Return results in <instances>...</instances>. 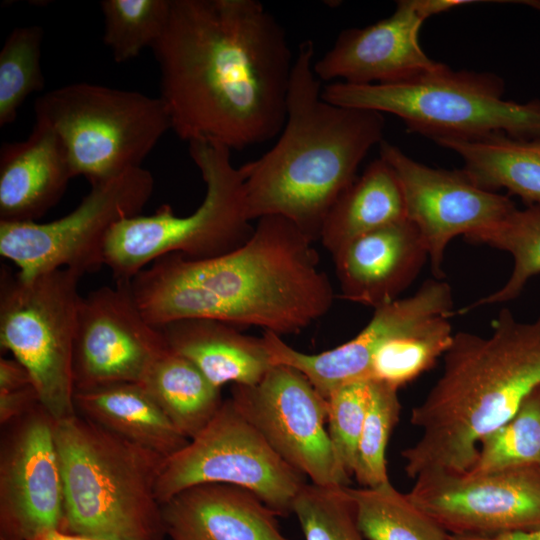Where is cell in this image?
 Here are the masks:
<instances>
[{
	"label": "cell",
	"instance_id": "f35d334b",
	"mask_svg": "<svg viewBox=\"0 0 540 540\" xmlns=\"http://www.w3.org/2000/svg\"><path fill=\"white\" fill-rule=\"evenodd\" d=\"M36 540H99V539L71 535V534L61 532V531H51L49 533H46L40 536Z\"/></svg>",
	"mask_w": 540,
	"mask_h": 540
},
{
	"label": "cell",
	"instance_id": "e0dca14e",
	"mask_svg": "<svg viewBox=\"0 0 540 540\" xmlns=\"http://www.w3.org/2000/svg\"><path fill=\"white\" fill-rule=\"evenodd\" d=\"M445 0H400L387 18L340 32L332 47L315 59L320 81L354 85L397 83L438 68L419 43L424 21L447 12Z\"/></svg>",
	"mask_w": 540,
	"mask_h": 540
},
{
	"label": "cell",
	"instance_id": "603a6c76",
	"mask_svg": "<svg viewBox=\"0 0 540 540\" xmlns=\"http://www.w3.org/2000/svg\"><path fill=\"white\" fill-rule=\"evenodd\" d=\"M75 410L109 432L168 459L188 443L140 383L74 392Z\"/></svg>",
	"mask_w": 540,
	"mask_h": 540
},
{
	"label": "cell",
	"instance_id": "4dcf8cb0",
	"mask_svg": "<svg viewBox=\"0 0 540 540\" xmlns=\"http://www.w3.org/2000/svg\"><path fill=\"white\" fill-rule=\"evenodd\" d=\"M44 29L38 25L14 28L0 50V127L12 124L32 93L45 87L41 67Z\"/></svg>",
	"mask_w": 540,
	"mask_h": 540
},
{
	"label": "cell",
	"instance_id": "d6a6232c",
	"mask_svg": "<svg viewBox=\"0 0 540 540\" xmlns=\"http://www.w3.org/2000/svg\"><path fill=\"white\" fill-rule=\"evenodd\" d=\"M398 390L386 382L370 379L369 403L353 475L362 487L390 481L385 456L390 435L400 417Z\"/></svg>",
	"mask_w": 540,
	"mask_h": 540
},
{
	"label": "cell",
	"instance_id": "4fadbf2b",
	"mask_svg": "<svg viewBox=\"0 0 540 540\" xmlns=\"http://www.w3.org/2000/svg\"><path fill=\"white\" fill-rule=\"evenodd\" d=\"M410 500L454 536H493L540 528V467L485 474L429 471Z\"/></svg>",
	"mask_w": 540,
	"mask_h": 540
},
{
	"label": "cell",
	"instance_id": "ab89813d",
	"mask_svg": "<svg viewBox=\"0 0 540 540\" xmlns=\"http://www.w3.org/2000/svg\"><path fill=\"white\" fill-rule=\"evenodd\" d=\"M520 3H524L540 11V1H520Z\"/></svg>",
	"mask_w": 540,
	"mask_h": 540
},
{
	"label": "cell",
	"instance_id": "ba28073f",
	"mask_svg": "<svg viewBox=\"0 0 540 540\" xmlns=\"http://www.w3.org/2000/svg\"><path fill=\"white\" fill-rule=\"evenodd\" d=\"M34 113L60 138L74 176L85 177L90 185L142 167L171 130L160 97L88 82L44 93Z\"/></svg>",
	"mask_w": 540,
	"mask_h": 540
},
{
	"label": "cell",
	"instance_id": "9a60e30c",
	"mask_svg": "<svg viewBox=\"0 0 540 540\" xmlns=\"http://www.w3.org/2000/svg\"><path fill=\"white\" fill-rule=\"evenodd\" d=\"M380 158L393 170L403 195L406 218L417 228L436 279L450 241L488 229L516 206L505 195L477 186L461 170L432 168L383 140Z\"/></svg>",
	"mask_w": 540,
	"mask_h": 540
},
{
	"label": "cell",
	"instance_id": "3957f363",
	"mask_svg": "<svg viewBox=\"0 0 540 540\" xmlns=\"http://www.w3.org/2000/svg\"><path fill=\"white\" fill-rule=\"evenodd\" d=\"M314 61V42L302 41L279 137L270 150L239 168L251 221L281 216L316 241L330 209L356 179L360 163L383 141L385 119L377 111L326 101Z\"/></svg>",
	"mask_w": 540,
	"mask_h": 540
},
{
	"label": "cell",
	"instance_id": "ac0fdd59",
	"mask_svg": "<svg viewBox=\"0 0 540 540\" xmlns=\"http://www.w3.org/2000/svg\"><path fill=\"white\" fill-rule=\"evenodd\" d=\"M455 314L450 285L434 278L426 280L413 295L375 308L370 321L354 338L333 349L306 354L270 331H265L262 339L274 365L298 370L327 399L341 385L369 379L372 358L389 339L431 317Z\"/></svg>",
	"mask_w": 540,
	"mask_h": 540
},
{
	"label": "cell",
	"instance_id": "d6986e66",
	"mask_svg": "<svg viewBox=\"0 0 540 540\" xmlns=\"http://www.w3.org/2000/svg\"><path fill=\"white\" fill-rule=\"evenodd\" d=\"M332 257L341 296L374 309L399 299L429 260L407 218L357 237Z\"/></svg>",
	"mask_w": 540,
	"mask_h": 540
},
{
	"label": "cell",
	"instance_id": "7402d4cb",
	"mask_svg": "<svg viewBox=\"0 0 540 540\" xmlns=\"http://www.w3.org/2000/svg\"><path fill=\"white\" fill-rule=\"evenodd\" d=\"M168 347L191 361L215 386L253 385L274 366L264 341L211 319H182L162 327Z\"/></svg>",
	"mask_w": 540,
	"mask_h": 540
},
{
	"label": "cell",
	"instance_id": "8d00e7d4",
	"mask_svg": "<svg viewBox=\"0 0 540 540\" xmlns=\"http://www.w3.org/2000/svg\"><path fill=\"white\" fill-rule=\"evenodd\" d=\"M34 385L28 370L15 358L0 359V391H11Z\"/></svg>",
	"mask_w": 540,
	"mask_h": 540
},
{
	"label": "cell",
	"instance_id": "836d02e7",
	"mask_svg": "<svg viewBox=\"0 0 540 540\" xmlns=\"http://www.w3.org/2000/svg\"><path fill=\"white\" fill-rule=\"evenodd\" d=\"M292 513L305 540H366L345 486L306 483L293 501Z\"/></svg>",
	"mask_w": 540,
	"mask_h": 540
},
{
	"label": "cell",
	"instance_id": "9c48e42d",
	"mask_svg": "<svg viewBox=\"0 0 540 540\" xmlns=\"http://www.w3.org/2000/svg\"><path fill=\"white\" fill-rule=\"evenodd\" d=\"M81 274L58 269L24 279L0 269V344L29 372L41 405L60 421L76 414L73 349Z\"/></svg>",
	"mask_w": 540,
	"mask_h": 540
},
{
	"label": "cell",
	"instance_id": "2e32d148",
	"mask_svg": "<svg viewBox=\"0 0 540 540\" xmlns=\"http://www.w3.org/2000/svg\"><path fill=\"white\" fill-rule=\"evenodd\" d=\"M169 349L160 328L139 310L128 282L81 296L73 349L74 392L102 385L140 383Z\"/></svg>",
	"mask_w": 540,
	"mask_h": 540
},
{
	"label": "cell",
	"instance_id": "8fae6325",
	"mask_svg": "<svg viewBox=\"0 0 540 540\" xmlns=\"http://www.w3.org/2000/svg\"><path fill=\"white\" fill-rule=\"evenodd\" d=\"M305 478L270 447L229 398L199 435L165 461L156 495L162 505L194 485L229 484L251 491L278 516H287Z\"/></svg>",
	"mask_w": 540,
	"mask_h": 540
},
{
	"label": "cell",
	"instance_id": "d590c367",
	"mask_svg": "<svg viewBox=\"0 0 540 540\" xmlns=\"http://www.w3.org/2000/svg\"><path fill=\"white\" fill-rule=\"evenodd\" d=\"M39 404H41L40 397L34 385L11 391H0L1 426L24 416Z\"/></svg>",
	"mask_w": 540,
	"mask_h": 540
},
{
	"label": "cell",
	"instance_id": "d4e9b609",
	"mask_svg": "<svg viewBox=\"0 0 540 540\" xmlns=\"http://www.w3.org/2000/svg\"><path fill=\"white\" fill-rule=\"evenodd\" d=\"M463 160V171L479 187L505 189L527 206L540 204V139L519 140L506 135L437 142Z\"/></svg>",
	"mask_w": 540,
	"mask_h": 540
},
{
	"label": "cell",
	"instance_id": "484cf974",
	"mask_svg": "<svg viewBox=\"0 0 540 540\" xmlns=\"http://www.w3.org/2000/svg\"><path fill=\"white\" fill-rule=\"evenodd\" d=\"M140 384L189 440L209 425L224 402L219 387L170 349L155 361Z\"/></svg>",
	"mask_w": 540,
	"mask_h": 540
},
{
	"label": "cell",
	"instance_id": "cb8c5ba5",
	"mask_svg": "<svg viewBox=\"0 0 540 540\" xmlns=\"http://www.w3.org/2000/svg\"><path fill=\"white\" fill-rule=\"evenodd\" d=\"M404 218L398 180L379 157L336 200L324 220L319 240L333 255L357 237Z\"/></svg>",
	"mask_w": 540,
	"mask_h": 540
},
{
	"label": "cell",
	"instance_id": "7a4b0ae2",
	"mask_svg": "<svg viewBox=\"0 0 540 540\" xmlns=\"http://www.w3.org/2000/svg\"><path fill=\"white\" fill-rule=\"evenodd\" d=\"M313 242L288 219L265 216L243 245L226 254L157 258L129 281L130 291L157 328L182 319H211L279 336L298 333L334 303Z\"/></svg>",
	"mask_w": 540,
	"mask_h": 540
},
{
	"label": "cell",
	"instance_id": "52a82bcc",
	"mask_svg": "<svg viewBox=\"0 0 540 540\" xmlns=\"http://www.w3.org/2000/svg\"><path fill=\"white\" fill-rule=\"evenodd\" d=\"M188 145L206 184L202 203L187 216H177L170 205L163 204L151 215L117 222L104 244V264L115 282L130 281L154 260L170 253L196 260L226 254L253 233L243 175L231 161V150L205 142Z\"/></svg>",
	"mask_w": 540,
	"mask_h": 540
},
{
	"label": "cell",
	"instance_id": "f546056e",
	"mask_svg": "<svg viewBox=\"0 0 540 540\" xmlns=\"http://www.w3.org/2000/svg\"><path fill=\"white\" fill-rule=\"evenodd\" d=\"M540 467V386L522 401L515 414L482 438L474 465L467 472L485 474Z\"/></svg>",
	"mask_w": 540,
	"mask_h": 540
},
{
	"label": "cell",
	"instance_id": "6da1fadb",
	"mask_svg": "<svg viewBox=\"0 0 540 540\" xmlns=\"http://www.w3.org/2000/svg\"><path fill=\"white\" fill-rule=\"evenodd\" d=\"M151 50L181 140L241 150L281 132L295 55L261 2L171 0Z\"/></svg>",
	"mask_w": 540,
	"mask_h": 540
},
{
	"label": "cell",
	"instance_id": "44dd1931",
	"mask_svg": "<svg viewBox=\"0 0 540 540\" xmlns=\"http://www.w3.org/2000/svg\"><path fill=\"white\" fill-rule=\"evenodd\" d=\"M75 177L56 132L35 120L29 136L0 149V222H29L43 217Z\"/></svg>",
	"mask_w": 540,
	"mask_h": 540
},
{
	"label": "cell",
	"instance_id": "e575fe53",
	"mask_svg": "<svg viewBox=\"0 0 540 540\" xmlns=\"http://www.w3.org/2000/svg\"><path fill=\"white\" fill-rule=\"evenodd\" d=\"M369 395L370 379H360L341 385L327 397L328 435L338 468L349 479L354 475Z\"/></svg>",
	"mask_w": 540,
	"mask_h": 540
},
{
	"label": "cell",
	"instance_id": "f1b7e54d",
	"mask_svg": "<svg viewBox=\"0 0 540 540\" xmlns=\"http://www.w3.org/2000/svg\"><path fill=\"white\" fill-rule=\"evenodd\" d=\"M450 318L431 317L386 341L372 358L369 379L399 389L432 368L452 342Z\"/></svg>",
	"mask_w": 540,
	"mask_h": 540
},
{
	"label": "cell",
	"instance_id": "5bb4252c",
	"mask_svg": "<svg viewBox=\"0 0 540 540\" xmlns=\"http://www.w3.org/2000/svg\"><path fill=\"white\" fill-rule=\"evenodd\" d=\"M53 417L39 404L4 426L0 445V540L61 531L64 489Z\"/></svg>",
	"mask_w": 540,
	"mask_h": 540
},
{
	"label": "cell",
	"instance_id": "83f0119b",
	"mask_svg": "<svg viewBox=\"0 0 540 540\" xmlns=\"http://www.w3.org/2000/svg\"><path fill=\"white\" fill-rule=\"evenodd\" d=\"M469 242L484 244L508 252L513 270L498 290L458 310L470 312L480 306L501 304L516 299L527 282L540 274V204L515 208L492 227L466 237Z\"/></svg>",
	"mask_w": 540,
	"mask_h": 540
},
{
	"label": "cell",
	"instance_id": "30bf717a",
	"mask_svg": "<svg viewBox=\"0 0 540 540\" xmlns=\"http://www.w3.org/2000/svg\"><path fill=\"white\" fill-rule=\"evenodd\" d=\"M154 188L143 167L91 185L67 215L50 222H0V255L24 279L58 269L82 276L104 266V244L120 220L140 215Z\"/></svg>",
	"mask_w": 540,
	"mask_h": 540
},
{
	"label": "cell",
	"instance_id": "8992f818",
	"mask_svg": "<svg viewBox=\"0 0 540 540\" xmlns=\"http://www.w3.org/2000/svg\"><path fill=\"white\" fill-rule=\"evenodd\" d=\"M503 94L504 82L497 75L454 71L444 64L397 83L332 82L322 88L330 103L395 115L409 131L436 142L494 135L540 139V100L518 103Z\"/></svg>",
	"mask_w": 540,
	"mask_h": 540
},
{
	"label": "cell",
	"instance_id": "4316f807",
	"mask_svg": "<svg viewBox=\"0 0 540 540\" xmlns=\"http://www.w3.org/2000/svg\"><path fill=\"white\" fill-rule=\"evenodd\" d=\"M345 489L366 540H451L449 533L390 481L375 487Z\"/></svg>",
	"mask_w": 540,
	"mask_h": 540
},
{
	"label": "cell",
	"instance_id": "277c9868",
	"mask_svg": "<svg viewBox=\"0 0 540 540\" xmlns=\"http://www.w3.org/2000/svg\"><path fill=\"white\" fill-rule=\"evenodd\" d=\"M538 386L540 315L521 322L503 308L489 336L454 334L441 376L411 411L421 435L401 452L408 477L469 471L482 438L507 422Z\"/></svg>",
	"mask_w": 540,
	"mask_h": 540
},
{
	"label": "cell",
	"instance_id": "5b68a950",
	"mask_svg": "<svg viewBox=\"0 0 540 540\" xmlns=\"http://www.w3.org/2000/svg\"><path fill=\"white\" fill-rule=\"evenodd\" d=\"M64 489L61 532L99 540H163L156 486L167 460L81 416L55 423Z\"/></svg>",
	"mask_w": 540,
	"mask_h": 540
},
{
	"label": "cell",
	"instance_id": "ffe728a7",
	"mask_svg": "<svg viewBox=\"0 0 540 540\" xmlns=\"http://www.w3.org/2000/svg\"><path fill=\"white\" fill-rule=\"evenodd\" d=\"M162 517L170 540H288L271 508L229 484L186 488L162 504Z\"/></svg>",
	"mask_w": 540,
	"mask_h": 540
},
{
	"label": "cell",
	"instance_id": "1f68e13d",
	"mask_svg": "<svg viewBox=\"0 0 540 540\" xmlns=\"http://www.w3.org/2000/svg\"><path fill=\"white\" fill-rule=\"evenodd\" d=\"M171 0H102L104 44L116 63L136 58L162 35Z\"/></svg>",
	"mask_w": 540,
	"mask_h": 540
},
{
	"label": "cell",
	"instance_id": "74e56055",
	"mask_svg": "<svg viewBox=\"0 0 540 540\" xmlns=\"http://www.w3.org/2000/svg\"><path fill=\"white\" fill-rule=\"evenodd\" d=\"M451 540H540V528L529 531L509 532L493 536H454Z\"/></svg>",
	"mask_w": 540,
	"mask_h": 540
},
{
	"label": "cell",
	"instance_id": "7c38bea8",
	"mask_svg": "<svg viewBox=\"0 0 540 540\" xmlns=\"http://www.w3.org/2000/svg\"><path fill=\"white\" fill-rule=\"evenodd\" d=\"M237 410L291 467L320 486H349L325 428L328 401L298 370L274 365L253 385H233Z\"/></svg>",
	"mask_w": 540,
	"mask_h": 540
}]
</instances>
